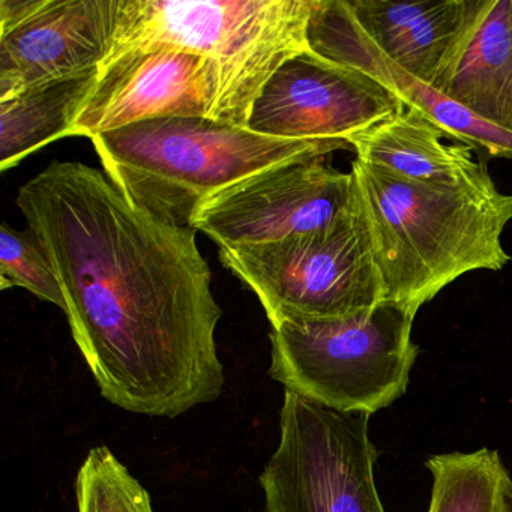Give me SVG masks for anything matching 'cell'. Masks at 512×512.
I'll use <instances>...</instances> for the list:
<instances>
[{
	"label": "cell",
	"mask_w": 512,
	"mask_h": 512,
	"mask_svg": "<svg viewBox=\"0 0 512 512\" xmlns=\"http://www.w3.org/2000/svg\"><path fill=\"white\" fill-rule=\"evenodd\" d=\"M61 283L68 323L104 398L175 418L220 397L221 311L196 230L152 217L106 173L55 161L16 199Z\"/></svg>",
	"instance_id": "cell-1"
},
{
	"label": "cell",
	"mask_w": 512,
	"mask_h": 512,
	"mask_svg": "<svg viewBox=\"0 0 512 512\" xmlns=\"http://www.w3.org/2000/svg\"><path fill=\"white\" fill-rule=\"evenodd\" d=\"M367 221L383 301L418 313L457 278L500 271L511 256L502 233L512 194L496 185L442 188L407 181L356 158L350 169Z\"/></svg>",
	"instance_id": "cell-2"
},
{
	"label": "cell",
	"mask_w": 512,
	"mask_h": 512,
	"mask_svg": "<svg viewBox=\"0 0 512 512\" xmlns=\"http://www.w3.org/2000/svg\"><path fill=\"white\" fill-rule=\"evenodd\" d=\"M112 184L136 208L190 227L203 200L269 167L352 149L344 140L277 139L206 118H158L92 137Z\"/></svg>",
	"instance_id": "cell-3"
},
{
	"label": "cell",
	"mask_w": 512,
	"mask_h": 512,
	"mask_svg": "<svg viewBox=\"0 0 512 512\" xmlns=\"http://www.w3.org/2000/svg\"><path fill=\"white\" fill-rule=\"evenodd\" d=\"M314 5L316 0H122L101 67L152 46L196 53L209 59L217 74L209 121L247 128L254 101L272 74L310 50Z\"/></svg>",
	"instance_id": "cell-4"
},
{
	"label": "cell",
	"mask_w": 512,
	"mask_h": 512,
	"mask_svg": "<svg viewBox=\"0 0 512 512\" xmlns=\"http://www.w3.org/2000/svg\"><path fill=\"white\" fill-rule=\"evenodd\" d=\"M415 316L383 301L346 319L275 326L269 373L326 409L371 416L406 394L419 353Z\"/></svg>",
	"instance_id": "cell-5"
},
{
	"label": "cell",
	"mask_w": 512,
	"mask_h": 512,
	"mask_svg": "<svg viewBox=\"0 0 512 512\" xmlns=\"http://www.w3.org/2000/svg\"><path fill=\"white\" fill-rule=\"evenodd\" d=\"M220 260L253 290L272 328L346 319L383 302L358 196L355 208L326 229L269 244L220 248Z\"/></svg>",
	"instance_id": "cell-6"
},
{
	"label": "cell",
	"mask_w": 512,
	"mask_h": 512,
	"mask_svg": "<svg viewBox=\"0 0 512 512\" xmlns=\"http://www.w3.org/2000/svg\"><path fill=\"white\" fill-rule=\"evenodd\" d=\"M368 421L286 391L280 443L260 475L268 512H385Z\"/></svg>",
	"instance_id": "cell-7"
},
{
	"label": "cell",
	"mask_w": 512,
	"mask_h": 512,
	"mask_svg": "<svg viewBox=\"0 0 512 512\" xmlns=\"http://www.w3.org/2000/svg\"><path fill=\"white\" fill-rule=\"evenodd\" d=\"M355 205L352 172L313 158L269 167L212 194L191 229L220 248L269 244L326 229Z\"/></svg>",
	"instance_id": "cell-8"
},
{
	"label": "cell",
	"mask_w": 512,
	"mask_h": 512,
	"mask_svg": "<svg viewBox=\"0 0 512 512\" xmlns=\"http://www.w3.org/2000/svg\"><path fill=\"white\" fill-rule=\"evenodd\" d=\"M404 109L374 77L310 49L272 74L254 101L247 128L277 139L349 143Z\"/></svg>",
	"instance_id": "cell-9"
},
{
	"label": "cell",
	"mask_w": 512,
	"mask_h": 512,
	"mask_svg": "<svg viewBox=\"0 0 512 512\" xmlns=\"http://www.w3.org/2000/svg\"><path fill=\"white\" fill-rule=\"evenodd\" d=\"M217 94L209 59L173 46L131 50L100 68L71 136L92 139L149 119H208Z\"/></svg>",
	"instance_id": "cell-10"
},
{
	"label": "cell",
	"mask_w": 512,
	"mask_h": 512,
	"mask_svg": "<svg viewBox=\"0 0 512 512\" xmlns=\"http://www.w3.org/2000/svg\"><path fill=\"white\" fill-rule=\"evenodd\" d=\"M121 8L122 0H44L34 16L0 32V101L100 70Z\"/></svg>",
	"instance_id": "cell-11"
},
{
	"label": "cell",
	"mask_w": 512,
	"mask_h": 512,
	"mask_svg": "<svg viewBox=\"0 0 512 512\" xmlns=\"http://www.w3.org/2000/svg\"><path fill=\"white\" fill-rule=\"evenodd\" d=\"M308 44L317 55L356 68L394 92L404 106L424 113L446 136L488 158L512 160V134L473 116L386 58L362 31L347 0H316Z\"/></svg>",
	"instance_id": "cell-12"
},
{
	"label": "cell",
	"mask_w": 512,
	"mask_h": 512,
	"mask_svg": "<svg viewBox=\"0 0 512 512\" xmlns=\"http://www.w3.org/2000/svg\"><path fill=\"white\" fill-rule=\"evenodd\" d=\"M433 88L512 134V0H469L463 31Z\"/></svg>",
	"instance_id": "cell-13"
},
{
	"label": "cell",
	"mask_w": 512,
	"mask_h": 512,
	"mask_svg": "<svg viewBox=\"0 0 512 512\" xmlns=\"http://www.w3.org/2000/svg\"><path fill=\"white\" fill-rule=\"evenodd\" d=\"M442 128L424 113L406 109L350 139L356 158L383 167L407 181L442 188L494 185L484 164L473 160L472 148L445 145Z\"/></svg>",
	"instance_id": "cell-14"
},
{
	"label": "cell",
	"mask_w": 512,
	"mask_h": 512,
	"mask_svg": "<svg viewBox=\"0 0 512 512\" xmlns=\"http://www.w3.org/2000/svg\"><path fill=\"white\" fill-rule=\"evenodd\" d=\"M347 5L386 58L431 88L469 13V0H347Z\"/></svg>",
	"instance_id": "cell-15"
},
{
	"label": "cell",
	"mask_w": 512,
	"mask_h": 512,
	"mask_svg": "<svg viewBox=\"0 0 512 512\" xmlns=\"http://www.w3.org/2000/svg\"><path fill=\"white\" fill-rule=\"evenodd\" d=\"M98 73L28 89L0 101V170L16 167L38 149L73 134L74 124L98 82Z\"/></svg>",
	"instance_id": "cell-16"
},
{
	"label": "cell",
	"mask_w": 512,
	"mask_h": 512,
	"mask_svg": "<svg viewBox=\"0 0 512 512\" xmlns=\"http://www.w3.org/2000/svg\"><path fill=\"white\" fill-rule=\"evenodd\" d=\"M425 467L433 476L427 512H512V478L499 452L431 455Z\"/></svg>",
	"instance_id": "cell-17"
},
{
	"label": "cell",
	"mask_w": 512,
	"mask_h": 512,
	"mask_svg": "<svg viewBox=\"0 0 512 512\" xmlns=\"http://www.w3.org/2000/svg\"><path fill=\"white\" fill-rule=\"evenodd\" d=\"M76 493L79 512H154L148 491L106 446L83 461Z\"/></svg>",
	"instance_id": "cell-18"
},
{
	"label": "cell",
	"mask_w": 512,
	"mask_h": 512,
	"mask_svg": "<svg viewBox=\"0 0 512 512\" xmlns=\"http://www.w3.org/2000/svg\"><path fill=\"white\" fill-rule=\"evenodd\" d=\"M22 287L38 298L67 311L61 283L31 230L0 227V289Z\"/></svg>",
	"instance_id": "cell-19"
},
{
	"label": "cell",
	"mask_w": 512,
	"mask_h": 512,
	"mask_svg": "<svg viewBox=\"0 0 512 512\" xmlns=\"http://www.w3.org/2000/svg\"><path fill=\"white\" fill-rule=\"evenodd\" d=\"M44 0H0V32H8L34 16Z\"/></svg>",
	"instance_id": "cell-20"
}]
</instances>
